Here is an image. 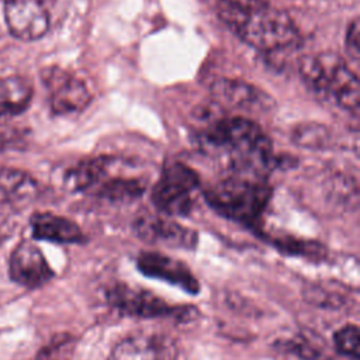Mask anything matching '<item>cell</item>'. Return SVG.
Segmentation results:
<instances>
[{
	"label": "cell",
	"mask_w": 360,
	"mask_h": 360,
	"mask_svg": "<svg viewBox=\"0 0 360 360\" xmlns=\"http://www.w3.org/2000/svg\"><path fill=\"white\" fill-rule=\"evenodd\" d=\"M4 18L13 37L34 41L49 30V13L42 0H6Z\"/></svg>",
	"instance_id": "ba28073f"
},
{
	"label": "cell",
	"mask_w": 360,
	"mask_h": 360,
	"mask_svg": "<svg viewBox=\"0 0 360 360\" xmlns=\"http://www.w3.org/2000/svg\"><path fill=\"white\" fill-rule=\"evenodd\" d=\"M281 250H285L291 255H302V256H311V257H321L323 255V246L315 243V242H307V240H297L292 238L288 239H278L274 242Z\"/></svg>",
	"instance_id": "603a6c76"
},
{
	"label": "cell",
	"mask_w": 360,
	"mask_h": 360,
	"mask_svg": "<svg viewBox=\"0 0 360 360\" xmlns=\"http://www.w3.org/2000/svg\"><path fill=\"white\" fill-rule=\"evenodd\" d=\"M108 162L104 158L89 159L77 163L66 174V184L75 191H87L96 188L107 173Z\"/></svg>",
	"instance_id": "2e32d148"
},
{
	"label": "cell",
	"mask_w": 360,
	"mask_h": 360,
	"mask_svg": "<svg viewBox=\"0 0 360 360\" xmlns=\"http://www.w3.org/2000/svg\"><path fill=\"white\" fill-rule=\"evenodd\" d=\"M97 195L111 201H127L139 197L143 193V184L134 179L103 180L96 187Z\"/></svg>",
	"instance_id": "d6986e66"
},
{
	"label": "cell",
	"mask_w": 360,
	"mask_h": 360,
	"mask_svg": "<svg viewBox=\"0 0 360 360\" xmlns=\"http://www.w3.org/2000/svg\"><path fill=\"white\" fill-rule=\"evenodd\" d=\"M201 142L222 152L229 159L233 173L263 177L264 170L278 166L270 139L256 122L248 118L225 117L215 121L202 132Z\"/></svg>",
	"instance_id": "6da1fadb"
},
{
	"label": "cell",
	"mask_w": 360,
	"mask_h": 360,
	"mask_svg": "<svg viewBox=\"0 0 360 360\" xmlns=\"http://www.w3.org/2000/svg\"><path fill=\"white\" fill-rule=\"evenodd\" d=\"M219 17L243 42L263 52L288 51L301 44L291 17L284 10L262 1L242 8L222 3Z\"/></svg>",
	"instance_id": "7a4b0ae2"
},
{
	"label": "cell",
	"mask_w": 360,
	"mask_h": 360,
	"mask_svg": "<svg viewBox=\"0 0 360 360\" xmlns=\"http://www.w3.org/2000/svg\"><path fill=\"white\" fill-rule=\"evenodd\" d=\"M177 345L160 333H136L120 340L111 350L108 360H176Z\"/></svg>",
	"instance_id": "9c48e42d"
},
{
	"label": "cell",
	"mask_w": 360,
	"mask_h": 360,
	"mask_svg": "<svg viewBox=\"0 0 360 360\" xmlns=\"http://www.w3.org/2000/svg\"><path fill=\"white\" fill-rule=\"evenodd\" d=\"M0 191L17 201L31 200L37 195L38 184L25 172L11 167H3L0 170Z\"/></svg>",
	"instance_id": "e0dca14e"
},
{
	"label": "cell",
	"mask_w": 360,
	"mask_h": 360,
	"mask_svg": "<svg viewBox=\"0 0 360 360\" xmlns=\"http://www.w3.org/2000/svg\"><path fill=\"white\" fill-rule=\"evenodd\" d=\"M76 339L69 333L53 336L37 354L35 360H72Z\"/></svg>",
	"instance_id": "ffe728a7"
},
{
	"label": "cell",
	"mask_w": 360,
	"mask_h": 360,
	"mask_svg": "<svg viewBox=\"0 0 360 360\" xmlns=\"http://www.w3.org/2000/svg\"><path fill=\"white\" fill-rule=\"evenodd\" d=\"M335 349L343 354L350 357L352 360L360 359V330L359 326L350 323L335 332L333 336Z\"/></svg>",
	"instance_id": "44dd1931"
},
{
	"label": "cell",
	"mask_w": 360,
	"mask_h": 360,
	"mask_svg": "<svg viewBox=\"0 0 360 360\" xmlns=\"http://www.w3.org/2000/svg\"><path fill=\"white\" fill-rule=\"evenodd\" d=\"M211 93L219 103L249 112H267L274 107L266 91L240 79H217L211 84Z\"/></svg>",
	"instance_id": "30bf717a"
},
{
	"label": "cell",
	"mask_w": 360,
	"mask_h": 360,
	"mask_svg": "<svg viewBox=\"0 0 360 360\" xmlns=\"http://www.w3.org/2000/svg\"><path fill=\"white\" fill-rule=\"evenodd\" d=\"M346 49L349 55L354 59L359 60V53H360V27H359V20L354 18L347 30L346 35Z\"/></svg>",
	"instance_id": "cb8c5ba5"
},
{
	"label": "cell",
	"mask_w": 360,
	"mask_h": 360,
	"mask_svg": "<svg viewBox=\"0 0 360 360\" xmlns=\"http://www.w3.org/2000/svg\"><path fill=\"white\" fill-rule=\"evenodd\" d=\"M291 141L300 148L323 149L332 141V135L329 128L319 122H302L292 129Z\"/></svg>",
	"instance_id": "ac0fdd59"
},
{
	"label": "cell",
	"mask_w": 360,
	"mask_h": 360,
	"mask_svg": "<svg viewBox=\"0 0 360 360\" xmlns=\"http://www.w3.org/2000/svg\"><path fill=\"white\" fill-rule=\"evenodd\" d=\"M31 228L35 239L55 243H82L86 239L76 222L51 212L34 214L31 218Z\"/></svg>",
	"instance_id": "5bb4252c"
},
{
	"label": "cell",
	"mask_w": 360,
	"mask_h": 360,
	"mask_svg": "<svg viewBox=\"0 0 360 360\" xmlns=\"http://www.w3.org/2000/svg\"><path fill=\"white\" fill-rule=\"evenodd\" d=\"M135 231L139 238L149 243L166 245L170 248L193 249L197 245V232L166 218L145 215L135 222Z\"/></svg>",
	"instance_id": "4fadbf2b"
},
{
	"label": "cell",
	"mask_w": 360,
	"mask_h": 360,
	"mask_svg": "<svg viewBox=\"0 0 360 360\" xmlns=\"http://www.w3.org/2000/svg\"><path fill=\"white\" fill-rule=\"evenodd\" d=\"M141 273L170 283L188 294L200 291V283L188 266L159 252H142L136 259Z\"/></svg>",
	"instance_id": "7c38bea8"
},
{
	"label": "cell",
	"mask_w": 360,
	"mask_h": 360,
	"mask_svg": "<svg viewBox=\"0 0 360 360\" xmlns=\"http://www.w3.org/2000/svg\"><path fill=\"white\" fill-rule=\"evenodd\" d=\"M300 73L316 94L325 96L340 108L357 114L360 83L339 56L333 53L305 56L300 62Z\"/></svg>",
	"instance_id": "277c9868"
},
{
	"label": "cell",
	"mask_w": 360,
	"mask_h": 360,
	"mask_svg": "<svg viewBox=\"0 0 360 360\" xmlns=\"http://www.w3.org/2000/svg\"><path fill=\"white\" fill-rule=\"evenodd\" d=\"M41 76L49 91V104L55 114H73L89 105L91 100L90 90L75 75L58 66H52L44 69Z\"/></svg>",
	"instance_id": "52a82bcc"
},
{
	"label": "cell",
	"mask_w": 360,
	"mask_h": 360,
	"mask_svg": "<svg viewBox=\"0 0 360 360\" xmlns=\"http://www.w3.org/2000/svg\"><path fill=\"white\" fill-rule=\"evenodd\" d=\"M271 197L263 177L233 173L205 191L208 204L221 215L243 225H257Z\"/></svg>",
	"instance_id": "3957f363"
},
{
	"label": "cell",
	"mask_w": 360,
	"mask_h": 360,
	"mask_svg": "<svg viewBox=\"0 0 360 360\" xmlns=\"http://www.w3.org/2000/svg\"><path fill=\"white\" fill-rule=\"evenodd\" d=\"M108 304L120 314L139 318H165L173 316L177 319L190 318L193 308L176 307L166 302L159 295L141 287L128 284H114L107 291Z\"/></svg>",
	"instance_id": "8992f818"
},
{
	"label": "cell",
	"mask_w": 360,
	"mask_h": 360,
	"mask_svg": "<svg viewBox=\"0 0 360 360\" xmlns=\"http://www.w3.org/2000/svg\"><path fill=\"white\" fill-rule=\"evenodd\" d=\"M262 0H222L224 4H228V6H232V7H249V6H253L256 3H259Z\"/></svg>",
	"instance_id": "d4e9b609"
},
{
	"label": "cell",
	"mask_w": 360,
	"mask_h": 360,
	"mask_svg": "<svg viewBox=\"0 0 360 360\" xmlns=\"http://www.w3.org/2000/svg\"><path fill=\"white\" fill-rule=\"evenodd\" d=\"M8 271L15 283L28 288L41 287L53 277V271L44 253L38 246L27 240L14 248L10 256Z\"/></svg>",
	"instance_id": "8fae6325"
},
{
	"label": "cell",
	"mask_w": 360,
	"mask_h": 360,
	"mask_svg": "<svg viewBox=\"0 0 360 360\" xmlns=\"http://www.w3.org/2000/svg\"><path fill=\"white\" fill-rule=\"evenodd\" d=\"M32 98L31 83L21 76L0 79V118L17 115L27 110Z\"/></svg>",
	"instance_id": "9a60e30c"
},
{
	"label": "cell",
	"mask_w": 360,
	"mask_h": 360,
	"mask_svg": "<svg viewBox=\"0 0 360 360\" xmlns=\"http://www.w3.org/2000/svg\"><path fill=\"white\" fill-rule=\"evenodd\" d=\"M197 173L184 163H167L152 190L153 205L166 215H187L193 207V191L198 187Z\"/></svg>",
	"instance_id": "5b68a950"
},
{
	"label": "cell",
	"mask_w": 360,
	"mask_h": 360,
	"mask_svg": "<svg viewBox=\"0 0 360 360\" xmlns=\"http://www.w3.org/2000/svg\"><path fill=\"white\" fill-rule=\"evenodd\" d=\"M291 346L294 350L307 360H329V349L328 345H325L319 338H309V336H300L297 338V342Z\"/></svg>",
	"instance_id": "7402d4cb"
}]
</instances>
